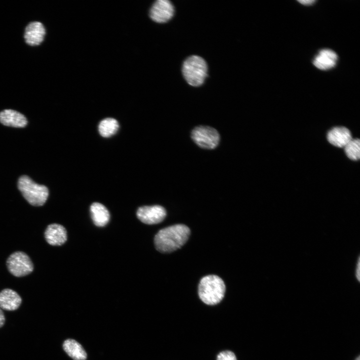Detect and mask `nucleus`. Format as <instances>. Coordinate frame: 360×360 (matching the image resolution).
Returning a JSON list of instances; mask_svg holds the SVG:
<instances>
[{"instance_id": "1", "label": "nucleus", "mask_w": 360, "mask_h": 360, "mask_svg": "<svg viewBox=\"0 0 360 360\" xmlns=\"http://www.w3.org/2000/svg\"><path fill=\"white\" fill-rule=\"evenodd\" d=\"M190 230L182 224H177L159 230L154 236L156 249L162 253L173 252L180 248L187 242Z\"/></svg>"}, {"instance_id": "2", "label": "nucleus", "mask_w": 360, "mask_h": 360, "mask_svg": "<svg viewBox=\"0 0 360 360\" xmlns=\"http://www.w3.org/2000/svg\"><path fill=\"white\" fill-rule=\"evenodd\" d=\"M226 292V286L222 280L216 275L203 277L198 286V294L205 304L213 306L220 303Z\"/></svg>"}, {"instance_id": "3", "label": "nucleus", "mask_w": 360, "mask_h": 360, "mask_svg": "<svg viewBox=\"0 0 360 360\" xmlns=\"http://www.w3.org/2000/svg\"><path fill=\"white\" fill-rule=\"evenodd\" d=\"M18 187L24 198L33 206H43L48 196V190L46 186L36 183L26 175L19 178Z\"/></svg>"}, {"instance_id": "4", "label": "nucleus", "mask_w": 360, "mask_h": 360, "mask_svg": "<svg viewBox=\"0 0 360 360\" xmlns=\"http://www.w3.org/2000/svg\"><path fill=\"white\" fill-rule=\"evenodd\" d=\"M208 66L206 61L198 56L188 57L184 62L182 72L187 82L193 86L202 85L207 76Z\"/></svg>"}, {"instance_id": "5", "label": "nucleus", "mask_w": 360, "mask_h": 360, "mask_svg": "<svg viewBox=\"0 0 360 360\" xmlns=\"http://www.w3.org/2000/svg\"><path fill=\"white\" fill-rule=\"evenodd\" d=\"M194 142L200 147L205 149H214L218 144L220 136L214 128L206 126L194 128L191 133Z\"/></svg>"}, {"instance_id": "6", "label": "nucleus", "mask_w": 360, "mask_h": 360, "mask_svg": "<svg viewBox=\"0 0 360 360\" xmlns=\"http://www.w3.org/2000/svg\"><path fill=\"white\" fill-rule=\"evenodd\" d=\"M6 266L10 273L16 277L26 276L34 270L30 258L22 252H16L11 254L6 260Z\"/></svg>"}, {"instance_id": "7", "label": "nucleus", "mask_w": 360, "mask_h": 360, "mask_svg": "<svg viewBox=\"0 0 360 360\" xmlns=\"http://www.w3.org/2000/svg\"><path fill=\"white\" fill-rule=\"evenodd\" d=\"M166 215L165 208L160 205L142 206L136 212L138 218L143 223L148 224H158L164 219Z\"/></svg>"}, {"instance_id": "8", "label": "nucleus", "mask_w": 360, "mask_h": 360, "mask_svg": "<svg viewBox=\"0 0 360 360\" xmlns=\"http://www.w3.org/2000/svg\"><path fill=\"white\" fill-rule=\"evenodd\" d=\"M174 10L168 0H158L152 4L150 12V18L158 23L166 22L173 16Z\"/></svg>"}, {"instance_id": "9", "label": "nucleus", "mask_w": 360, "mask_h": 360, "mask_svg": "<svg viewBox=\"0 0 360 360\" xmlns=\"http://www.w3.org/2000/svg\"><path fill=\"white\" fill-rule=\"evenodd\" d=\"M46 32V28L42 22H32L25 28V42L30 46H38L44 41Z\"/></svg>"}, {"instance_id": "10", "label": "nucleus", "mask_w": 360, "mask_h": 360, "mask_svg": "<svg viewBox=\"0 0 360 360\" xmlns=\"http://www.w3.org/2000/svg\"><path fill=\"white\" fill-rule=\"evenodd\" d=\"M44 238L50 245L61 246L67 240L66 230L60 224H49L45 230Z\"/></svg>"}, {"instance_id": "11", "label": "nucleus", "mask_w": 360, "mask_h": 360, "mask_svg": "<svg viewBox=\"0 0 360 360\" xmlns=\"http://www.w3.org/2000/svg\"><path fill=\"white\" fill-rule=\"evenodd\" d=\"M0 122L14 128H24L28 124L26 116L16 110L6 109L0 112Z\"/></svg>"}, {"instance_id": "12", "label": "nucleus", "mask_w": 360, "mask_h": 360, "mask_svg": "<svg viewBox=\"0 0 360 360\" xmlns=\"http://www.w3.org/2000/svg\"><path fill=\"white\" fill-rule=\"evenodd\" d=\"M329 142L338 147L344 148L352 138L350 130L344 126L332 128L328 133Z\"/></svg>"}, {"instance_id": "13", "label": "nucleus", "mask_w": 360, "mask_h": 360, "mask_svg": "<svg viewBox=\"0 0 360 360\" xmlns=\"http://www.w3.org/2000/svg\"><path fill=\"white\" fill-rule=\"evenodd\" d=\"M22 298L14 290L5 288L0 292V308L6 310H14L18 308Z\"/></svg>"}, {"instance_id": "14", "label": "nucleus", "mask_w": 360, "mask_h": 360, "mask_svg": "<svg viewBox=\"0 0 360 360\" xmlns=\"http://www.w3.org/2000/svg\"><path fill=\"white\" fill-rule=\"evenodd\" d=\"M338 60L336 54L333 50L328 49L321 50L317 55L314 62L316 67L321 70H326L332 68L336 64Z\"/></svg>"}, {"instance_id": "15", "label": "nucleus", "mask_w": 360, "mask_h": 360, "mask_svg": "<svg viewBox=\"0 0 360 360\" xmlns=\"http://www.w3.org/2000/svg\"><path fill=\"white\" fill-rule=\"evenodd\" d=\"M92 218L94 224L100 227L105 226L110 220L108 210L102 204L94 202L90 207Z\"/></svg>"}, {"instance_id": "16", "label": "nucleus", "mask_w": 360, "mask_h": 360, "mask_svg": "<svg viewBox=\"0 0 360 360\" xmlns=\"http://www.w3.org/2000/svg\"><path fill=\"white\" fill-rule=\"evenodd\" d=\"M64 352L74 360H86L87 354L82 346L73 339L66 340L62 345Z\"/></svg>"}, {"instance_id": "17", "label": "nucleus", "mask_w": 360, "mask_h": 360, "mask_svg": "<svg viewBox=\"0 0 360 360\" xmlns=\"http://www.w3.org/2000/svg\"><path fill=\"white\" fill-rule=\"evenodd\" d=\"M118 128V123L116 119L106 118L100 122L98 129L100 134L102 136L108 138L115 134Z\"/></svg>"}, {"instance_id": "18", "label": "nucleus", "mask_w": 360, "mask_h": 360, "mask_svg": "<svg viewBox=\"0 0 360 360\" xmlns=\"http://www.w3.org/2000/svg\"><path fill=\"white\" fill-rule=\"evenodd\" d=\"M344 148L346 154L350 159L353 160L360 159V142L358 138L352 139Z\"/></svg>"}, {"instance_id": "19", "label": "nucleus", "mask_w": 360, "mask_h": 360, "mask_svg": "<svg viewBox=\"0 0 360 360\" xmlns=\"http://www.w3.org/2000/svg\"><path fill=\"white\" fill-rule=\"evenodd\" d=\"M216 360H237L236 354L230 350H226L219 352Z\"/></svg>"}, {"instance_id": "20", "label": "nucleus", "mask_w": 360, "mask_h": 360, "mask_svg": "<svg viewBox=\"0 0 360 360\" xmlns=\"http://www.w3.org/2000/svg\"><path fill=\"white\" fill-rule=\"evenodd\" d=\"M355 276L356 280L360 282V257L358 256L356 265Z\"/></svg>"}, {"instance_id": "21", "label": "nucleus", "mask_w": 360, "mask_h": 360, "mask_svg": "<svg viewBox=\"0 0 360 360\" xmlns=\"http://www.w3.org/2000/svg\"><path fill=\"white\" fill-rule=\"evenodd\" d=\"M298 2L304 5H310L313 4L316 1L314 0H298Z\"/></svg>"}, {"instance_id": "22", "label": "nucleus", "mask_w": 360, "mask_h": 360, "mask_svg": "<svg viewBox=\"0 0 360 360\" xmlns=\"http://www.w3.org/2000/svg\"><path fill=\"white\" fill-rule=\"evenodd\" d=\"M5 321L4 314L2 309L0 308V328L2 326Z\"/></svg>"}, {"instance_id": "23", "label": "nucleus", "mask_w": 360, "mask_h": 360, "mask_svg": "<svg viewBox=\"0 0 360 360\" xmlns=\"http://www.w3.org/2000/svg\"><path fill=\"white\" fill-rule=\"evenodd\" d=\"M355 360H360V356H358L356 358Z\"/></svg>"}]
</instances>
